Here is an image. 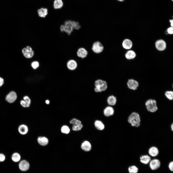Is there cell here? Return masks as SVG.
Returning <instances> with one entry per match:
<instances>
[{"label":"cell","mask_w":173,"mask_h":173,"mask_svg":"<svg viewBox=\"0 0 173 173\" xmlns=\"http://www.w3.org/2000/svg\"><path fill=\"white\" fill-rule=\"evenodd\" d=\"M4 83V80L3 79L0 77V87L2 86Z\"/></svg>","instance_id":"38"},{"label":"cell","mask_w":173,"mask_h":173,"mask_svg":"<svg viewBox=\"0 0 173 173\" xmlns=\"http://www.w3.org/2000/svg\"><path fill=\"white\" fill-rule=\"evenodd\" d=\"M80 28V25L78 22L73 20H67L64 22L63 25H60V28L61 32H64L69 36L74 30H78Z\"/></svg>","instance_id":"1"},{"label":"cell","mask_w":173,"mask_h":173,"mask_svg":"<svg viewBox=\"0 0 173 173\" xmlns=\"http://www.w3.org/2000/svg\"><path fill=\"white\" fill-rule=\"evenodd\" d=\"M67 65L69 69L73 71L75 70L77 68L78 63L75 60L71 59L68 61Z\"/></svg>","instance_id":"9"},{"label":"cell","mask_w":173,"mask_h":173,"mask_svg":"<svg viewBox=\"0 0 173 173\" xmlns=\"http://www.w3.org/2000/svg\"><path fill=\"white\" fill-rule=\"evenodd\" d=\"M135 52L132 50H129L127 51L125 54V58L128 60L132 59L136 56Z\"/></svg>","instance_id":"21"},{"label":"cell","mask_w":173,"mask_h":173,"mask_svg":"<svg viewBox=\"0 0 173 173\" xmlns=\"http://www.w3.org/2000/svg\"><path fill=\"white\" fill-rule=\"evenodd\" d=\"M5 156L3 154H0V162L4 161L5 160Z\"/></svg>","instance_id":"35"},{"label":"cell","mask_w":173,"mask_h":173,"mask_svg":"<svg viewBox=\"0 0 173 173\" xmlns=\"http://www.w3.org/2000/svg\"><path fill=\"white\" fill-rule=\"evenodd\" d=\"M82 127L83 125L81 123L73 124L72 129L73 130L78 131L80 130Z\"/></svg>","instance_id":"29"},{"label":"cell","mask_w":173,"mask_h":173,"mask_svg":"<svg viewBox=\"0 0 173 173\" xmlns=\"http://www.w3.org/2000/svg\"><path fill=\"white\" fill-rule=\"evenodd\" d=\"M173 162L172 161L170 162L169 165V167L170 170L172 171H173Z\"/></svg>","instance_id":"37"},{"label":"cell","mask_w":173,"mask_h":173,"mask_svg":"<svg viewBox=\"0 0 173 173\" xmlns=\"http://www.w3.org/2000/svg\"><path fill=\"white\" fill-rule=\"evenodd\" d=\"M145 105L147 110L151 113L155 112L158 109L157 101L153 99L150 98L146 100Z\"/></svg>","instance_id":"4"},{"label":"cell","mask_w":173,"mask_h":173,"mask_svg":"<svg viewBox=\"0 0 173 173\" xmlns=\"http://www.w3.org/2000/svg\"><path fill=\"white\" fill-rule=\"evenodd\" d=\"M148 153L152 157H155L157 156L159 153L158 148L155 146H152L148 149Z\"/></svg>","instance_id":"16"},{"label":"cell","mask_w":173,"mask_h":173,"mask_svg":"<svg viewBox=\"0 0 173 173\" xmlns=\"http://www.w3.org/2000/svg\"><path fill=\"white\" fill-rule=\"evenodd\" d=\"M23 99L26 102L30 104L31 103V100L28 97L25 96L23 98Z\"/></svg>","instance_id":"34"},{"label":"cell","mask_w":173,"mask_h":173,"mask_svg":"<svg viewBox=\"0 0 173 173\" xmlns=\"http://www.w3.org/2000/svg\"><path fill=\"white\" fill-rule=\"evenodd\" d=\"M94 90L97 93H101L106 91L108 88L107 82L101 79L96 80L94 83Z\"/></svg>","instance_id":"2"},{"label":"cell","mask_w":173,"mask_h":173,"mask_svg":"<svg viewBox=\"0 0 173 173\" xmlns=\"http://www.w3.org/2000/svg\"><path fill=\"white\" fill-rule=\"evenodd\" d=\"M31 65L33 69H36L39 67V64L38 61H36L33 62L31 63Z\"/></svg>","instance_id":"31"},{"label":"cell","mask_w":173,"mask_h":173,"mask_svg":"<svg viewBox=\"0 0 173 173\" xmlns=\"http://www.w3.org/2000/svg\"><path fill=\"white\" fill-rule=\"evenodd\" d=\"M63 5V3L62 0H55L54 2V6L56 9L61 8Z\"/></svg>","instance_id":"26"},{"label":"cell","mask_w":173,"mask_h":173,"mask_svg":"<svg viewBox=\"0 0 173 173\" xmlns=\"http://www.w3.org/2000/svg\"><path fill=\"white\" fill-rule=\"evenodd\" d=\"M18 131L19 133L22 135L26 134L28 131V128L27 125L24 124L20 125L18 128Z\"/></svg>","instance_id":"19"},{"label":"cell","mask_w":173,"mask_h":173,"mask_svg":"<svg viewBox=\"0 0 173 173\" xmlns=\"http://www.w3.org/2000/svg\"><path fill=\"white\" fill-rule=\"evenodd\" d=\"M38 143L42 146H45L47 145L49 142L48 139L44 136H40L37 139Z\"/></svg>","instance_id":"18"},{"label":"cell","mask_w":173,"mask_h":173,"mask_svg":"<svg viewBox=\"0 0 173 173\" xmlns=\"http://www.w3.org/2000/svg\"><path fill=\"white\" fill-rule=\"evenodd\" d=\"M104 47L103 44L100 42L96 41L93 44L92 49L95 53L99 54L101 53L103 51Z\"/></svg>","instance_id":"6"},{"label":"cell","mask_w":173,"mask_h":173,"mask_svg":"<svg viewBox=\"0 0 173 173\" xmlns=\"http://www.w3.org/2000/svg\"><path fill=\"white\" fill-rule=\"evenodd\" d=\"M128 170L130 173H137L138 171V169L136 166H133L129 167Z\"/></svg>","instance_id":"30"},{"label":"cell","mask_w":173,"mask_h":173,"mask_svg":"<svg viewBox=\"0 0 173 173\" xmlns=\"http://www.w3.org/2000/svg\"><path fill=\"white\" fill-rule=\"evenodd\" d=\"M119 1H124V0H117Z\"/></svg>","instance_id":"42"},{"label":"cell","mask_w":173,"mask_h":173,"mask_svg":"<svg viewBox=\"0 0 173 173\" xmlns=\"http://www.w3.org/2000/svg\"><path fill=\"white\" fill-rule=\"evenodd\" d=\"M61 132L64 133L66 134H68L70 131V129L67 126L64 125L61 127Z\"/></svg>","instance_id":"28"},{"label":"cell","mask_w":173,"mask_h":173,"mask_svg":"<svg viewBox=\"0 0 173 173\" xmlns=\"http://www.w3.org/2000/svg\"><path fill=\"white\" fill-rule=\"evenodd\" d=\"M127 88L131 90H136L139 86V84L136 80L133 78L128 80L126 83Z\"/></svg>","instance_id":"5"},{"label":"cell","mask_w":173,"mask_h":173,"mask_svg":"<svg viewBox=\"0 0 173 173\" xmlns=\"http://www.w3.org/2000/svg\"><path fill=\"white\" fill-rule=\"evenodd\" d=\"M127 121L128 123L132 127H138L140 125V116L138 113L136 112H133L129 115Z\"/></svg>","instance_id":"3"},{"label":"cell","mask_w":173,"mask_h":173,"mask_svg":"<svg viewBox=\"0 0 173 173\" xmlns=\"http://www.w3.org/2000/svg\"><path fill=\"white\" fill-rule=\"evenodd\" d=\"M12 160L14 162H18L20 160L21 156L19 154L16 152L13 153L11 157Z\"/></svg>","instance_id":"27"},{"label":"cell","mask_w":173,"mask_h":173,"mask_svg":"<svg viewBox=\"0 0 173 173\" xmlns=\"http://www.w3.org/2000/svg\"><path fill=\"white\" fill-rule=\"evenodd\" d=\"M160 162L157 159H153L151 161L149 164L150 167L152 170H155L158 168L160 166Z\"/></svg>","instance_id":"15"},{"label":"cell","mask_w":173,"mask_h":173,"mask_svg":"<svg viewBox=\"0 0 173 173\" xmlns=\"http://www.w3.org/2000/svg\"><path fill=\"white\" fill-rule=\"evenodd\" d=\"M167 31L168 33L172 34L173 33V27H171L168 28L167 29Z\"/></svg>","instance_id":"36"},{"label":"cell","mask_w":173,"mask_h":173,"mask_svg":"<svg viewBox=\"0 0 173 173\" xmlns=\"http://www.w3.org/2000/svg\"><path fill=\"white\" fill-rule=\"evenodd\" d=\"M20 103L21 105L24 107H29L30 106V105L24 100H21Z\"/></svg>","instance_id":"33"},{"label":"cell","mask_w":173,"mask_h":173,"mask_svg":"<svg viewBox=\"0 0 173 173\" xmlns=\"http://www.w3.org/2000/svg\"><path fill=\"white\" fill-rule=\"evenodd\" d=\"M170 21L171 23V25L172 27H173V19L171 20H170Z\"/></svg>","instance_id":"39"},{"label":"cell","mask_w":173,"mask_h":173,"mask_svg":"<svg viewBox=\"0 0 173 173\" xmlns=\"http://www.w3.org/2000/svg\"><path fill=\"white\" fill-rule=\"evenodd\" d=\"M45 103L47 104H49L50 103V102L49 100H46L45 101Z\"/></svg>","instance_id":"40"},{"label":"cell","mask_w":173,"mask_h":173,"mask_svg":"<svg viewBox=\"0 0 173 173\" xmlns=\"http://www.w3.org/2000/svg\"><path fill=\"white\" fill-rule=\"evenodd\" d=\"M114 112V109L111 106H107L104 110V114L106 117L109 116L113 115Z\"/></svg>","instance_id":"17"},{"label":"cell","mask_w":173,"mask_h":173,"mask_svg":"<svg viewBox=\"0 0 173 173\" xmlns=\"http://www.w3.org/2000/svg\"><path fill=\"white\" fill-rule=\"evenodd\" d=\"M17 96L16 93L14 91L10 92L6 96V100L9 103H12L16 100Z\"/></svg>","instance_id":"13"},{"label":"cell","mask_w":173,"mask_h":173,"mask_svg":"<svg viewBox=\"0 0 173 173\" xmlns=\"http://www.w3.org/2000/svg\"><path fill=\"white\" fill-rule=\"evenodd\" d=\"M81 147L82 149L84 151H88L91 150V146L89 142L85 141L82 144Z\"/></svg>","instance_id":"20"},{"label":"cell","mask_w":173,"mask_h":173,"mask_svg":"<svg viewBox=\"0 0 173 173\" xmlns=\"http://www.w3.org/2000/svg\"><path fill=\"white\" fill-rule=\"evenodd\" d=\"M164 95L165 97L170 101L172 100L173 99V92L171 90H167L164 93Z\"/></svg>","instance_id":"24"},{"label":"cell","mask_w":173,"mask_h":173,"mask_svg":"<svg viewBox=\"0 0 173 173\" xmlns=\"http://www.w3.org/2000/svg\"><path fill=\"white\" fill-rule=\"evenodd\" d=\"M155 47L159 51H163L166 48V44L163 40L160 39L157 40L155 43Z\"/></svg>","instance_id":"8"},{"label":"cell","mask_w":173,"mask_h":173,"mask_svg":"<svg viewBox=\"0 0 173 173\" xmlns=\"http://www.w3.org/2000/svg\"><path fill=\"white\" fill-rule=\"evenodd\" d=\"M19 167L20 169L22 171L27 170L29 168V164L27 161L23 160L19 162Z\"/></svg>","instance_id":"12"},{"label":"cell","mask_w":173,"mask_h":173,"mask_svg":"<svg viewBox=\"0 0 173 173\" xmlns=\"http://www.w3.org/2000/svg\"><path fill=\"white\" fill-rule=\"evenodd\" d=\"M94 125L96 128L99 130H102L104 128V125L100 121H96L95 122Z\"/></svg>","instance_id":"25"},{"label":"cell","mask_w":173,"mask_h":173,"mask_svg":"<svg viewBox=\"0 0 173 173\" xmlns=\"http://www.w3.org/2000/svg\"><path fill=\"white\" fill-rule=\"evenodd\" d=\"M172 1H173V0H172Z\"/></svg>","instance_id":"43"},{"label":"cell","mask_w":173,"mask_h":173,"mask_svg":"<svg viewBox=\"0 0 173 173\" xmlns=\"http://www.w3.org/2000/svg\"><path fill=\"white\" fill-rule=\"evenodd\" d=\"M140 161L142 163L147 164L151 161L150 157L147 155H142L140 157Z\"/></svg>","instance_id":"22"},{"label":"cell","mask_w":173,"mask_h":173,"mask_svg":"<svg viewBox=\"0 0 173 173\" xmlns=\"http://www.w3.org/2000/svg\"><path fill=\"white\" fill-rule=\"evenodd\" d=\"M107 104L110 106H114L116 105L117 102V98L116 96L113 95H109L106 100Z\"/></svg>","instance_id":"10"},{"label":"cell","mask_w":173,"mask_h":173,"mask_svg":"<svg viewBox=\"0 0 173 173\" xmlns=\"http://www.w3.org/2000/svg\"><path fill=\"white\" fill-rule=\"evenodd\" d=\"M88 53L87 50L85 48L83 47L79 48L76 52L77 56L82 59L86 58L87 55Z\"/></svg>","instance_id":"11"},{"label":"cell","mask_w":173,"mask_h":173,"mask_svg":"<svg viewBox=\"0 0 173 173\" xmlns=\"http://www.w3.org/2000/svg\"><path fill=\"white\" fill-rule=\"evenodd\" d=\"M37 12L39 16L41 17H45L48 13L47 9L43 8L38 10Z\"/></svg>","instance_id":"23"},{"label":"cell","mask_w":173,"mask_h":173,"mask_svg":"<svg viewBox=\"0 0 173 173\" xmlns=\"http://www.w3.org/2000/svg\"><path fill=\"white\" fill-rule=\"evenodd\" d=\"M70 124H73L81 123V121L75 118H74L71 120L69 122Z\"/></svg>","instance_id":"32"},{"label":"cell","mask_w":173,"mask_h":173,"mask_svg":"<svg viewBox=\"0 0 173 173\" xmlns=\"http://www.w3.org/2000/svg\"><path fill=\"white\" fill-rule=\"evenodd\" d=\"M22 53L24 56L27 58H31L34 55V52L31 47L28 46L24 48L22 50Z\"/></svg>","instance_id":"7"},{"label":"cell","mask_w":173,"mask_h":173,"mask_svg":"<svg viewBox=\"0 0 173 173\" xmlns=\"http://www.w3.org/2000/svg\"><path fill=\"white\" fill-rule=\"evenodd\" d=\"M122 45L124 49H129L131 48L132 46V43L131 40L130 39H125L123 40Z\"/></svg>","instance_id":"14"},{"label":"cell","mask_w":173,"mask_h":173,"mask_svg":"<svg viewBox=\"0 0 173 173\" xmlns=\"http://www.w3.org/2000/svg\"><path fill=\"white\" fill-rule=\"evenodd\" d=\"M170 128L171 130L173 131V123L170 125Z\"/></svg>","instance_id":"41"}]
</instances>
